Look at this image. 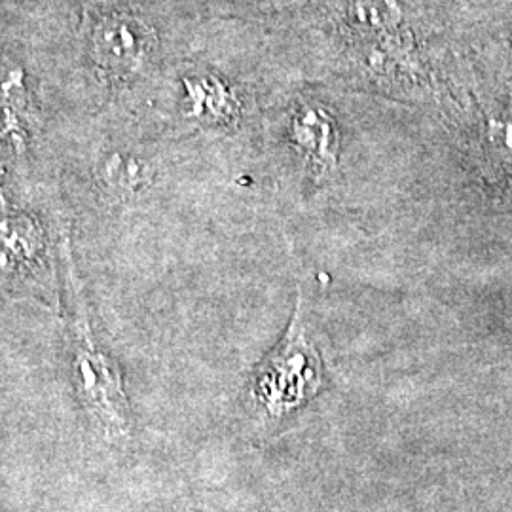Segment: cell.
Masks as SVG:
<instances>
[{
  "instance_id": "1",
  "label": "cell",
  "mask_w": 512,
  "mask_h": 512,
  "mask_svg": "<svg viewBox=\"0 0 512 512\" xmlns=\"http://www.w3.org/2000/svg\"><path fill=\"white\" fill-rule=\"evenodd\" d=\"M69 270L71 289V372L76 399L99 437L112 446H124L131 437V406L118 363L99 346L93 334L82 291Z\"/></svg>"
},
{
  "instance_id": "2",
  "label": "cell",
  "mask_w": 512,
  "mask_h": 512,
  "mask_svg": "<svg viewBox=\"0 0 512 512\" xmlns=\"http://www.w3.org/2000/svg\"><path fill=\"white\" fill-rule=\"evenodd\" d=\"M321 385V363L294 321L283 346L275 351L268 363L258 368L253 397L262 412L281 416L298 404L308 401Z\"/></svg>"
},
{
  "instance_id": "3",
  "label": "cell",
  "mask_w": 512,
  "mask_h": 512,
  "mask_svg": "<svg viewBox=\"0 0 512 512\" xmlns=\"http://www.w3.org/2000/svg\"><path fill=\"white\" fill-rule=\"evenodd\" d=\"M152 48L150 27L129 14L105 16L93 29V59L103 73L116 80L139 73L150 59Z\"/></svg>"
},
{
  "instance_id": "4",
  "label": "cell",
  "mask_w": 512,
  "mask_h": 512,
  "mask_svg": "<svg viewBox=\"0 0 512 512\" xmlns=\"http://www.w3.org/2000/svg\"><path fill=\"white\" fill-rule=\"evenodd\" d=\"M46 241L35 220L21 215L0 219V274L19 283H35L48 293Z\"/></svg>"
},
{
  "instance_id": "5",
  "label": "cell",
  "mask_w": 512,
  "mask_h": 512,
  "mask_svg": "<svg viewBox=\"0 0 512 512\" xmlns=\"http://www.w3.org/2000/svg\"><path fill=\"white\" fill-rule=\"evenodd\" d=\"M27 74L14 61L0 57V135L12 147H21L27 139L25 112L29 110Z\"/></svg>"
},
{
  "instance_id": "6",
  "label": "cell",
  "mask_w": 512,
  "mask_h": 512,
  "mask_svg": "<svg viewBox=\"0 0 512 512\" xmlns=\"http://www.w3.org/2000/svg\"><path fill=\"white\" fill-rule=\"evenodd\" d=\"M186 103L190 107V114L207 120V122H220L228 120L234 114V95L228 90L224 82L211 74H198L184 80Z\"/></svg>"
},
{
  "instance_id": "7",
  "label": "cell",
  "mask_w": 512,
  "mask_h": 512,
  "mask_svg": "<svg viewBox=\"0 0 512 512\" xmlns=\"http://www.w3.org/2000/svg\"><path fill=\"white\" fill-rule=\"evenodd\" d=\"M99 184L118 198L135 196L148 183V173L143 162L128 152L114 150L105 154L95 169Z\"/></svg>"
},
{
  "instance_id": "8",
  "label": "cell",
  "mask_w": 512,
  "mask_h": 512,
  "mask_svg": "<svg viewBox=\"0 0 512 512\" xmlns=\"http://www.w3.org/2000/svg\"><path fill=\"white\" fill-rule=\"evenodd\" d=\"M321 110H308L294 122V139L308 158L317 164H327L334 158V133L329 118Z\"/></svg>"
}]
</instances>
